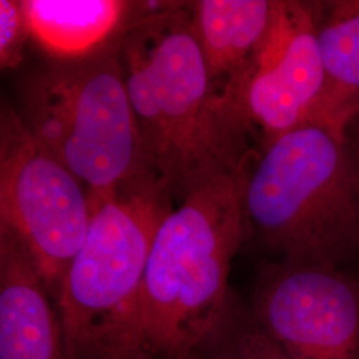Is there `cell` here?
<instances>
[{"mask_svg":"<svg viewBox=\"0 0 359 359\" xmlns=\"http://www.w3.org/2000/svg\"><path fill=\"white\" fill-rule=\"evenodd\" d=\"M92 208L87 189L27 129L19 112L0 114V231L32 258L56 301L65 271L86 240Z\"/></svg>","mask_w":359,"mask_h":359,"instance_id":"cell-6","label":"cell"},{"mask_svg":"<svg viewBox=\"0 0 359 359\" xmlns=\"http://www.w3.org/2000/svg\"><path fill=\"white\" fill-rule=\"evenodd\" d=\"M249 310L289 359H359V280L344 268L273 262Z\"/></svg>","mask_w":359,"mask_h":359,"instance_id":"cell-7","label":"cell"},{"mask_svg":"<svg viewBox=\"0 0 359 359\" xmlns=\"http://www.w3.org/2000/svg\"><path fill=\"white\" fill-rule=\"evenodd\" d=\"M86 240L56 298L69 359H126L132 309L173 197L145 173L90 198Z\"/></svg>","mask_w":359,"mask_h":359,"instance_id":"cell-4","label":"cell"},{"mask_svg":"<svg viewBox=\"0 0 359 359\" xmlns=\"http://www.w3.org/2000/svg\"><path fill=\"white\" fill-rule=\"evenodd\" d=\"M31 38L59 62L87 57L118 38L136 1L22 0Z\"/></svg>","mask_w":359,"mask_h":359,"instance_id":"cell-12","label":"cell"},{"mask_svg":"<svg viewBox=\"0 0 359 359\" xmlns=\"http://www.w3.org/2000/svg\"><path fill=\"white\" fill-rule=\"evenodd\" d=\"M249 238L281 259L359 258V139L304 124L262 149L243 193Z\"/></svg>","mask_w":359,"mask_h":359,"instance_id":"cell-3","label":"cell"},{"mask_svg":"<svg viewBox=\"0 0 359 359\" xmlns=\"http://www.w3.org/2000/svg\"><path fill=\"white\" fill-rule=\"evenodd\" d=\"M318 1H281L268 36L226 97L259 152L306 124L323 88Z\"/></svg>","mask_w":359,"mask_h":359,"instance_id":"cell-8","label":"cell"},{"mask_svg":"<svg viewBox=\"0 0 359 359\" xmlns=\"http://www.w3.org/2000/svg\"><path fill=\"white\" fill-rule=\"evenodd\" d=\"M118 38L87 57L53 63L26 79L18 111L90 198L152 173L118 59Z\"/></svg>","mask_w":359,"mask_h":359,"instance_id":"cell-5","label":"cell"},{"mask_svg":"<svg viewBox=\"0 0 359 359\" xmlns=\"http://www.w3.org/2000/svg\"><path fill=\"white\" fill-rule=\"evenodd\" d=\"M48 294L25 246L0 231V359H69Z\"/></svg>","mask_w":359,"mask_h":359,"instance_id":"cell-9","label":"cell"},{"mask_svg":"<svg viewBox=\"0 0 359 359\" xmlns=\"http://www.w3.org/2000/svg\"><path fill=\"white\" fill-rule=\"evenodd\" d=\"M29 35L22 0H0V65L15 69L22 65Z\"/></svg>","mask_w":359,"mask_h":359,"instance_id":"cell-14","label":"cell"},{"mask_svg":"<svg viewBox=\"0 0 359 359\" xmlns=\"http://www.w3.org/2000/svg\"><path fill=\"white\" fill-rule=\"evenodd\" d=\"M246 172L210 181L160 225L132 309L126 359H201L231 320L240 304L229 287L231 261L249 238Z\"/></svg>","mask_w":359,"mask_h":359,"instance_id":"cell-2","label":"cell"},{"mask_svg":"<svg viewBox=\"0 0 359 359\" xmlns=\"http://www.w3.org/2000/svg\"><path fill=\"white\" fill-rule=\"evenodd\" d=\"M317 36L323 88L308 123L346 136L359 116V0L318 1Z\"/></svg>","mask_w":359,"mask_h":359,"instance_id":"cell-11","label":"cell"},{"mask_svg":"<svg viewBox=\"0 0 359 359\" xmlns=\"http://www.w3.org/2000/svg\"><path fill=\"white\" fill-rule=\"evenodd\" d=\"M118 59L145 164L173 198L248 170L249 132L210 79L189 3L137 1Z\"/></svg>","mask_w":359,"mask_h":359,"instance_id":"cell-1","label":"cell"},{"mask_svg":"<svg viewBox=\"0 0 359 359\" xmlns=\"http://www.w3.org/2000/svg\"><path fill=\"white\" fill-rule=\"evenodd\" d=\"M201 359H289L259 326L249 308L238 304L231 320Z\"/></svg>","mask_w":359,"mask_h":359,"instance_id":"cell-13","label":"cell"},{"mask_svg":"<svg viewBox=\"0 0 359 359\" xmlns=\"http://www.w3.org/2000/svg\"><path fill=\"white\" fill-rule=\"evenodd\" d=\"M283 0L189 1L209 75L221 95L233 88L274 25Z\"/></svg>","mask_w":359,"mask_h":359,"instance_id":"cell-10","label":"cell"}]
</instances>
